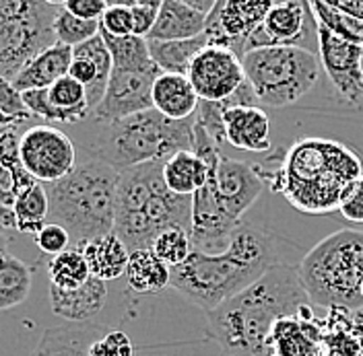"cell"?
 <instances>
[{"mask_svg":"<svg viewBox=\"0 0 363 356\" xmlns=\"http://www.w3.org/2000/svg\"><path fill=\"white\" fill-rule=\"evenodd\" d=\"M242 67L258 103L287 108L303 99L320 81V58L301 47L272 45L244 54Z\"/></svg>","mask_w":363,"mask_h":356,"instance_id":"obj_8","label":"cell"},{"mask_svg":"<svg viewBox=\"0 0 363 356\" xmlns=\"http://www.w3.org/2000/svg\"><path fill=\"white\" fill-rule=\"evenodd\" d=\"M161 2H130L133 19H135V35L138 38H149L153 25L157 21Z\"/></svg>","mask_w":363,"mask_h":356,"instance_id":"obj_44","label":"cell"},{"mask_svg":"<svg viewBox=\"0 0 363 356\" xmlns=\"http://www.w3.org/2000/svg\"><path fill=\"white\" fill-rule=\"evenodd\" d=\"M62 6L67 8L70 15L85 19V21H101L108 2L106 0H67L62 2Z\"/></svg>","mask_w":363,"mask_h":356,"instance_id":"obj_46","label":"cell"},{"mask_svg":"<svg viewBox=\"0 0 363 356\" xmlns=\"http://www.w3.org/2000/svg\"><path fill=\"white\" fill-rule=\"evenodd\" d=\"M4 231H9V229H2V226H0V233H4Z\"/></svg>","mask_w":363,"mask_h":356,"instance_id":"obj_53","label":"cell"},{"mask_svg":"<svg viewBox=\"0 0 363 356\" xmlns=\"http://www.w3.org/2000/svg\"><path fill=\"white\" fill-rule=\"evenodd\" d=\"M99 29L116 38L135 35V19H133L130 2H108V8L99 21Z\"/></svg>","mask_w":363,"mask_h":356,"instance_id":"obj_39","label":"cell"},{"mask_svg":"<svg viewBox=\"0 0 363 356\" xmlns=\"http://www.w3.org/2000/svg\"><path fill=\"white\" fill-rule=\"evenodd\" d=\"M108 332L97 323H70L48 328L29 356H89L91 346Z\"/></svg>","mask_w":363,"mask_h":356,"instance_id":"obj_22","label":"cell"},{"mask_svg":"<svg viewBox=\"0 0 363 356\" xmlns=\"http://www.w3.org/2000/svg\"><path fill=\"white\" fill-rule=\"evenodd\" d=\"M337 11L345 13V15H351L355 19L363 21V0H351V2H330Z\"/></svg>","mask_w":363,"mask_h":356,"instance_id":"obj_48","label":"cell"},{"mask_svg":"<svg viewBox=\"0 0 363 356\" xmlns=\"http://www.w3.org/2000/svg\"><path fill=\"white\" fill-rule=\"evenodd\" d=\"M287 317H312L297 264L271 268L252 287L206 313L208 334L229 356H272V328Z\"/></svg>","mask_w":363,"mask_h":356,"instance_id":"obj_2","label":"cell"},{"mask_svg":"<svg viewBox=\"0 0 363 356\" xmlns=\"http://www.w3.org/2000/svg\"><path fill=\"white\" fill-rule=\"evenodd\" d=\"M217 165L208 163V179L203 188L192 196V224H190V245L194 251L208 255L223 253L233 233L242 223L227 217L219 196H217Z\"/></svg>","mask_w":363,"mask_h":356,"instance_id":"obj_13","label":"cell"},{"mask_svg":"<svg viewBox=\"0 0 363 356\" xmlns=\"http://www.w3.org/2000/svg\"><path fill=\"white\" fill-rule=\"evenodd\" d=\"M60 2L0 0V79L13 81L33 56L56 44Z\"/></svg>","mask_w":363,"mask_h":356,"instance_id":"obj_9","label":"cell"},{"mask_svg":"<svg viewBox=\"0 0 363 356\" xmlns=\"http://www.w3.org/2000/svg\"><path fill=\"white\" fill-rule=\"evenodd\" d=\"M291 253L294 245L271 229L242 221L223 253L208 255L192 249L184 264L169 268V289L211 313L252 287L271 268L291 264L287 260Z\"/></svg>","mask_w":363,"mask_h":356,"instance_id":"obj_1","label":"cell"},{"mask_svg":"<svg viewBox=\"0 0 363 356\" xmlns=\"http://www.w3.org/2000/svg\"><path fill=\"white\" fill-rule=\"evenodd\" d=\"M225 142L250 153L271 151V122L258 105H235L223 113Z\"/></svg>","mask_w":363,"mask_h":356,"instance_id":"obj_19","label":"cell"},{"mask_svg":"<svg viewBox=\"0 0 363 356\" xmlns=\"http://www.w3.org/2000/svg\"><path fill=\"white\" fill-rule=\"evenodd\" d=\"M35 243L38 247L50 253V255H58L62 251H67L68 245H70V235L67 233L65 226L56 223H45L44 229L35 235Z\"/></svg>","mask_w":363,"mask_h":356,"instance_id":"obj_42","label":"cell"},{"mask_svg":"<svg viewBox=\"0 0 363 356\" xmlns=\"http://www.w3.org/2000/svg\"><path fill=\"white\" fill-rule=\"evenodd\" d=\"M287 45L318 54V21L310 2L281 0L272 2L264 21L246 42V52L256 47Z\"/></svg>","mask_w":363,"mask_h":356,"instance_id":"obj_11","label":"cell"},{"mask_svg":"<svg viewBox=\"0 0 363 356\" xmlns=\"http://www.w3.org/2000/svg\"><path fill=\"white\" fill-rule=\"evenodd\" d=\"M31 268L23 260L6 253H0V311L13 309L27 301L31 292Z\"/></svg>","mask_w":363,"mask_h":356,"instance_id":"obj_30","label":"cell"},{"mask_svg":"<svg viewBox=\"0 0 363 356\" xmlns=\"http://www.w3.org/2000/svg\"><path fill=\"white\" fill-rule=\"evenodd\" d=\"M15 198H17V194H15V181H13V176H11L9 169H4V167L0 165V204L13 208Z\"/></svg>","mask_w":363,"mask_h":356,"instance_id":"obj_47","label":"cell"},{"mask_svg":"<svg viewBox=\"0 0 363 356\" xmlns=\"http://www.w3.org/2000/svg\"><path fill=\"white\" fill-rule=\"evenodd\" d=\"M188 81L201 101L223 103L246 83L242 58L219 45H206L188 68Z\"/></svg>","mask_w":363,"mask_h":356,"instance_id":"obj_14","label":"cell"},{"mask_svg":"<svg viewBox=\"0 0 363 356\" xmlns=\"http://www.w3.org/2000/svg\"><path fill=\"white\" fill-rule=\"evenodd\" d=\"M19 159L35 181L54 183L77 167V144L60 128L38 124L19 136Z\"/></svg>","mask_w":363,"mask_h":356,"instance_id":"obj_10","label":"cell"},{"mask_svg":"<svg viewBox=\"0 0 363 356\" xmlns=\"http://www.w3.org/2000/svg\"><path fill=\"white\" fill-rule=\"evenodd\" d=\"M333 334L322 330L320 350L322 356H363V328L359 326H337L333 321Z\"/></svg>","mask_w":363,"mask_h":356,"instance_id":"obj_36","label":"cell"},{"mask_svg":"<svg viewBox=\"0 0 363 356\" xmlns=\"http://www.w3.org/2000/svg\"><path fill=\"white\" fill-rule=\"evenodd\" d=\"M208 179V167L194 151H180L163 163V181L178 196H194Z\"/></svg>","mask_w":363,"mask_h":356,"instance_id":"obj_26","label":"cell"},{"mask_svg":"<svg viewBox=\"0 0 363 356\" xmlns=\"http://www.w3.org/2000/svg\"><path fill=\"white\" fill-rule=\"evenodd\" d=\"M359 292H362V299H363V282H362V289H359Z\"/></svg>","mask_w":363,"mask_h":356,"instance_id":"obj_54","label":"cell"},{"mask_svg":"<svg viewBox=\"0 0 363 356\" xmlns=\"http://www.w3.org/2000/svg\"><path fill=\"white\" fill-rule=\"evenodd\" d=\"M260 176L295 210L322 217L339 212L347 190L363 178V161L345 142L306 136L295 140L274 171L260 169Z\"/></svg>","mask_w":363,"mask_h":356,"instance_id":"obj_3","label":"cell"},{"mask_svg":"<svg viewBox=\"0 0 363 356\" xmlns=\"http://www.w3.org/2000/svg\"><path fill=\"white\" fill-rule=\"evenodd\" d=\"M206 15L192 11L184 0H163L149 42H182L203 35Z\"/></svg>","mask_w":363,"mask_h":356,"instance_id":"obj_25","label":"cell"},{"mask_svg":"<svg viewBox=\"0 0 363 356\" xmlns=\"http://www.w3.org/2000/svg\"><path fill=\"white\" fill-rule=\"evenodd\" d=\"M322 326L314 317H287L274 323L272 356H322Z\"/></svg>","mask_w":363,"mask_h":356,"instance_id":"obj_23","label":"cell"},{"mask_svg":"<svg viewBox=\"0 0 363 356\" xmlns=\"http://www.w3.org/2000/svg\"><path fill=\"white\" fill-rule=\"evenodd\" d=\"M50 204V223L70 235L72 249L113 233L118 171L101 161H83L67 178L42 183Z\"/></svg>","mask_w":363,"mask_h":356,"instance_id":"obj_6","label":"cell"},{"mask_svg":"<svg viewBox=\"0 0 363 356\" xmlns=\"http://www.w3.org/2000/svg\"><path fill=\"white\" fill-rule=\"evenodd\" d=\"M161 70L157 67L147 70H120L112 68L110 83L101 103L91 113V120L97 122H112L130 117L136 113L153 110V85Z\"/></svg>","mask_w":363,"mask_h":356,"instance_id":"obj_15","label":"cell"},{"mask_svg":"<svg viewBox=\"0 0 363 356\" xmlns=\"http://www.w3.org/2000/svg\"><path fill=\"white\" fill-rule=\"evenodd\" d=\"M223 113L225 108L223 103H208L201 101L196 110V124L208 134L219 147L225 142V126H223Z\"/></svg>","mask_w":363,"mask_h":356,"instance_id":"obj_40","label":"cell"},{"mask_svg":"<svg viewBox=\"0 0 363 356\" xmlns=\"http://www.w3.org/2000/svg\"><path fill=\"white\" fill-rule=\"evenodd\" d=\"M89 356H135V346L124 332L108 330L91 346Z\"/></svg>","mask_w":363,"mask_h":356,"instance_id":"obj_41","label":"cell"},{"mask_svg":"<svg viewBox=\"0 0 363 356\" xmlns=\"http://www.w3.org/2000/svg\"><path fill=\"white\" fill-rule=\"evenodd\" d=\"M318 58L340 101L363 110V47L349 44L318 25Z\"/></svg>","mask_w":363,"mask_h":356,"instance_id":"obj_12","label":"cell"},{"mask_svg":"<svg viewBox=\"0 0 363 356\" xmlns=\"http://www.w3.org/2000/svg\"><path fill=\"white\" fill-rule=\"evenodd\" d=\"M48 212H50V204H48L44 185L35 183L33 188H29L27 192H23L15 198V204H13V214L17 223L15 229L35 237L44 229Z\"/></svg>","mask_w":363,"mask_h":356,"instance_id":"obj_33","label":"cell"},{"mask_svg":"<svg viewBox=\"0 0 363 356\" xmlns=\"http://www.w3.org/2000/svg\"><path fill=\"white\" fill-rule=\"evenodd\" d=\"M217 196L229 219L242 223V217L264 192L260 169L246 161L221 155L217 165Z\"/></svg>","mask_w":363,"mask_h":356,"instance_id":"obj_17","label":"cell"},{"mask_svg":"<svg viewBox=\"0 0 363 356\" xmlns=\"http://www.w3.org/2000/svg\"><path fill=\"white\" fill-rule=\"evenodd\" d=\"M151 251L167 268L180 266L192 253L190 233L184 229H167V231L159 233L157 239L151 245Z\"/></svg>","mask_w":363,"mask_h":356,"instance_id":"obj_38","label":"cell"},{"mask_svg":"<svg viewBox=\"0 0 363 356\" xmlns=\"http://www.w3.org/2000/svg\"><path fill=\"white\" fill-rule=\"evenodd\" d=\"M124 276L128 287L140 294H155L169 287V268L151 249L130 251Z\"/></svg>","mask_w":363,"mask_h":356,"instance_id":"obj_28","label":"cell"},{"mask_svg":"<svg viewBox=\"0 0 363 356\" xmlns=\"http://www.w3.org/2000/svg\"><path fill=\"white\" fill-rule=\"evenodd\" d=\"M101 38L106 42V47L112 56V68L120 70H147L153 68V60L149 54V42L138 35H124L116 38L106 31H101Z\"/></svg>","mask_w":363,"mask_h":356,"instance_id":"obj_32","label":"cell"},{"mask_svg":"<svg viewBox=\"0 0 363 356\" xmlns=\"http://www.w3.org/2000/svg\"><path fill=\"white\" fill-rule=\"evenodd\" d=\"M50 285L62 290H74L83 287L91 278L87 260L81 249H67L54 255L48 264Z\"/></svg>","mask_w":363,"mask_h":356,"instance_id":"obj_34","label":"cell"},{"mask_svg":"<svg viewBox=\"0 0 363 356\" xmlns=\"http://www.w3.org/2000/svg\"><path fill=\"white\" fill-rule=\"evenodd\" d=\"M297 274L310 303L328 309H362L363 231L340 229L314 245Z\"/></svg>","mask_w":363,"mask_h":356,"instance_id":"obj_7","label":"cell"},{"mask_svg":"<svg viewBox=\"0 0 363 356\" xmlns=\"http://www.w3.org/2000/svg\"><path fill=\"white\" fill-rule=\"evenodd\" d=\"M81 251L87 260L91 276L106 282V280H116L126 274L130 251L113 233L91 241Z\"/></svg>","mask_w":363,"mask_h":356,"instance_id":"obj_27","label":"cell"},{"mask_svg":"<svg viewBox=\"0 0 363 356\" xmlns=\"http://www.w3.org/2000/svg\"><path fill=\"white\" fill-rule=\"evenodd\" d=\"M272 2L248 0H217L215 8L206 17L204 35L208 45L233 50L240 58L246 54V42L254 29L264 21Z\"/></svg>","mask_w":363,"mask_h":356,"instance_id":"obj_16","label":"cell"},{"mask_svg":"<svg viewBox=\"0 0 363 356\" xmlns=\"http://www.w3.org/2000/svg\"><path fill=\"white\" fill-rule=\"evenodd\" d=\"M0 226L2 229H15L17 223H15V214H13V208H9V206H2L0 204Z\"/></svg>","mask_w":363,"mask_h":356,"instance_id":"obj_50","label":"cell"},{"mask_svg":"<svg viewBox=\"0 0 363 356\" xmlns=\"http://www.w3.org/2000/svg\"><path fill=\"white\" fill-rule=\"evenodd\" d=\"M339 214L351 223L363 224V178H359L345 194L340 202Z\"/></svg>","mask_w":363,"mask_h":356,"instance_id":"obj_45","label":"cell"},{"mask_svg":"<svg viewBox=\"0 0 363 356\" xmlns=\"http://www.w3.org/2000/svg\"><path fill=\"white\" fill-rule=\"evenodd\" d=\"M9 245H11V233L4 231V233H0V253H6Z\"/></svg>","mask_w":363,"mask_h":356,"instance_id":"obj_51","label":"cell"},{"mask_svg":"<svg viewBox=\"0 0 363 356\" xmlns=\"http://www.w3.org/2000/svg\"><path fill=\"white\" fill-rule=\"evenodd\" d=\"M194 122L196 117L174 122L155 110L112 122L91 120L85 140L87 161H101L116 171L167 161L180 151H192Z\"/></svg>","mask_w":363,"mask_h":356,"instance_id":"obj_5","label":"cell"},{"mask_svg":"<svg viewBox=\"0 0 363 356\" xmlns=\"http://www.w3.org/2000/svg\"><path fill=\"white\" fill-rule=\"evenodd\" d=\"M97 33H99V21L79 19V17L70 15L60 2V8H58L56 19H54V38L58 44L77 47V45L89 42L91 38H95Z\"/></svg>","mask_w":363,"mask_h":356,"instance_id":"obj_37","label":"cell"},{"mask_svg":"<svg viewBox=\"0 0 363 356\" xmlns=\"http://www.w3.org/2000/svg\"><path fill=\"white\" fill-rule=\"evenodd\" d=\"M0 112L13 117V120H19V122L33 117L23 103L21 93L15 89L13 83L6 79H0Z\"/></svg>","mask_w":363,"mask_h":356,"instance_id":"obj_43","label":"cell"},{"mask_svg":"<svg viewBox=\"0 0 363 356\" xmlns=\"http://www.w3.org/2000/svg\"><path fill=\"white\" fill-rule=\"evenodd\" d=\"M151 99H153V110L174 122L194 117L201 103L188 76L167 74V72H161L157 76Z\"/></svg>","mask_w":363,"mask_h":356,"instance_id":"obj_24","label":"cell"},{"mask_svg":"<svg viewBox=\"0 0 363 356\" xmlns=\"http://www.w3.org/2000/svg\"><path fill=\"white\" fill-rule=\"evenodd\" d=\"M108 301V285L95 276L74 290H62L50 285V305L58 317L70 323H87L104 309Z\"/></svg>","mask_w":363,"mask_h":356,"instance_id":"obj_20","label":"cell"},{"mask_svg":"<svg viewBox=\"0 0 363 356\" xmlns=\"http://www.w3.org/2000/svg\"><path fill=\"white\" fill-rule=\"evenodd\" d=\"M48 99L58 113L60 124H79L89 120L87 91L68 74L48 89Z\"/></svg>","mask_w":363,"mask_h":356,"instance_id":"obj_31","label":"cell"},{"mask_svg":"<svg viewBox=\"0 0 363 356\" xmlns=\"http://www.w3.org/2000/svg\"><path fill=\"white\" fill-rule=\"evenodd\" d=\"M149 42V40H147ZM208 45L206 35L182 42H149V54L153 64L167 74H188L192 60Z\"/></svg>","mask_w":363,"mask_h":356,"instance_id":"obj_29","label":"cell"},{"mask_svg":"<svg viewBox=\"0 0 363 356\" xmlns=\"http://www.w3.org/2000/svg\"><path fill=\"white\" fill-rule=\"evenodd\" d=\"M163 163L153 161L118 171L113 235L128 251L151 249L159 233L167 229L190 233L192 198L167 190Z\"/></svg>","mask_w":363,"mask_h":356,"instance_id":"obj_4","label":"cell"},{"mask_svg":"<svg viewBox=\"0 0 363 356\" xmlns=\"http://www.w3.org/2000/svg\"><path fill=\"white\" fill-rule=\"evenodd\" d=\"M13 124H21V122L19 120H13V117H9V115H4V113L0 112V128L13 126Z\"/></svg>","mask_w":363,"mask_h":356,"instance_id":"obj_52","label":"cell"},{"mask_svg":"<svg viewBox=\"0 0 363 356\" xmlns=\"http://www.w3.org/2000/svg\"><path fill=\"white\" fill-rule=\"evenodd\" d=\"M192 11H196V13H201V15H211V11L215 8V4H217V0H184Z\"/></svg>","mask_w":363,"mask_h":356,"instance_id":"obj_49","label":"cell"},{"mask_svg":"<svg viewBox=\"0 0 363 356\" xmlns=\"http://www.w3.org/2000/svg\"><path fill=\"white\" fill-rule=\"evenodd\" d=\"M310 6H312V13L316 17L318 25L326 27L330 33H335L340 40L363 47V21L340 13L330 2L314 0V2H310Z\"/></svg>","mask_w":363,"mask_h":356,"instance_id":"obj_35","label":"cell"},{"mask_svg":"<svg viewBox=\"0 0 363 356\" xmlns=\"http://www.w3.org/2000/svg\"><path fill=\"white\" fill-rule=\"evenodd\" d=\"M70 64H72V47L56 42L42 50L38 56H33L11 83L19 93L50 89L56 81L67 76Z\"/></svg>","mask_w":363,"mask_h":356,"instance_id":"obj_21","label":"cell"},{"mask_svg":"<svg viewBox=\"0 0 363 356\" xmlns=\"http://www.w3.org/2000/svg\"><path fill=\"white\" fill-rule=\"evenodd\" d=\"M110 74H112V56L106 47L101 33H97L85 44L72 47V64L68 68V76L81 83L87 91L89 117L106 95Z\"/></svg>","mask_w":363,"mask_h":356,"instance_id":"obj_18","label":"cell"}]
</instances>
